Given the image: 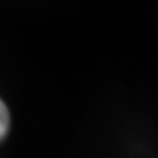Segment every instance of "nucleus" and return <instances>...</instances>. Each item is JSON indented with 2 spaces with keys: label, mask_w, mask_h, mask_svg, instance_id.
<instances>
[{
  "label": "nucleus",
  "mask_w": 158,
  "mask_h": 158,
  "mask_svg": "<svg viewBox=\"0 0 158 158\" xmlns=\"http://www.w3.org/2000/svg\"><path fill=\"white\" fill-rule=\"evenodd\" d=\"M9 127H11V116H9V108L5 106V101L0 99V141L9 134Z\"/></svg>",
  "instance_id": "obj_1"
}]
</instances>
